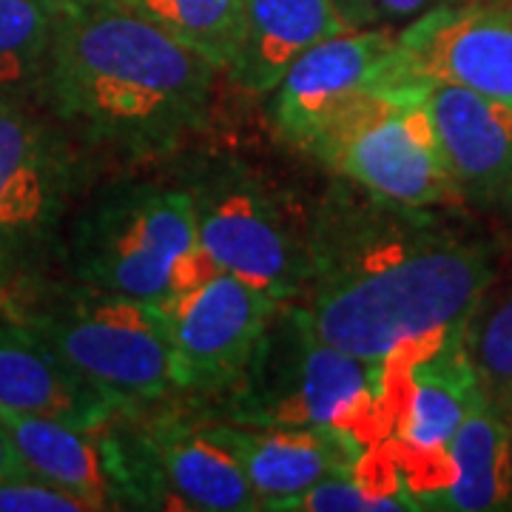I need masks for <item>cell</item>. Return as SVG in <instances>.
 <instances>
[{
	"label": "cell",
	"instance_id": "cell-9",
	"mask_svg": "<svg viewBox=\"0 0 512 512\" xmlns=\"http://www.w3.org/2000/svg\"><path fill=\"white\" fill-rule=\"evenodd\" d=\"M282 299L222 271L202 288L157 305L180 367L183 390L237 384Z\"/></svg>",
	"mask_w": 512,
	"mask_h": 512
},
{
	"label": "cell",
	"instance_id": "cell-1",
	"mask_svg": "<svg viewBox=\"0 0 512 512\" xmlns=\"http://www.w3.org/2000/svg\"><path fill=\"white\" fill-rule=\"evenodd\" d=\"M493 279L484 242L399 208L322 231L311 245L308 299L296 308L322 342L384 362L464 325Z\"/></svg>",
	"mask_w": 512,
	"mask_h": 512
},
{
	"label": "cell",
	"instance_id": "cell-2",
	"mask_svg": "<svg viewBox=\"0 0 512 512\" xmlns=\"http://www.w3.org/2000/svg\"><path fill=\"white\" fill-rule=\"evenodd\" d=\"M214 66L117 0H57L43 89L100 140L163 148L200 123Z\"/></svg>",
	"mask_w": 512,
	"mask_h": 512
},
{
	"label": "cell",
	"instance_id": "cell-4",
	"mask_svg": "<svg viewBox=\"0 0 512 512\" xmlns=\"http://www.w3.org/2000/svg\"><path fill=\"white\" fill-rule=\"evenodd\" d=\"M6 316L37 333L123 410L183 390L163 313L151 302L94 288L63 305L23 302Z\"/></svg>",
	"mask_w": 512,
	"mask_h": 512
},
{
	"label": "cell",
	"instance_id": "cell-14",
	"mask_svg": "<svg viewBox=\"0 0 512 512\" xmlns=\"http://www.w3.org/2000/svg\"><path fill=\"white\" fill-rule=\"evenodd\" d=\"M0 410L46 416L83 430H103L123 413L12 316H0Z\"/></svg>",
	"mask_w": 512,
	"mask_h": 512
},
{
	"label": "cell",
	"instance_id": "cell-8",
	"mask_svg": "<svg viewBox=\"0 0 512 512\" xmlns=\"http://www.w3.org/2000/svg\"><path fill=\"white\" fill-rule=\"evenodd\" d=\"M128 498L200 512L262 510L239 458L211 427L160 416L143 424L131 450L111 439Z\"/></svg>",
	"mask_w": 512,
	"mask_h": 512
},
{
	"label": "cell",
	"instance_id": "cell-16",
	"mask_svg": "<svg viewBox=\"0 0 512 512\" xmlns=\"http://www.w3.org/2000/svg\"><path fill=\"white\" fill-rule=\"evenodd\" d=\"M0 424L12 439L32 478L77 495L92 510H109L126 498L111 439L46 416L0 410Z\"/></svg>",
	"mask_w": 512,
	"mask_h": 512
},
{
	"label": "cell",
	"instance_id": "cell-3",
	"mask_svg": "<svg viewBox=\"0 0 512 512\" xmlns=\"http://www.w3.org/2000/svg\"><path fill=\"white\" fill-rule=\"evenodd\" d=\"M237 384V424L313 427L362 447L390 439L384 362L322 342L296 305H279Z\"/></svg>",
	"mask_w": 512,
	"mask_h": 512
},
{
	"label": "cell",
	"instance_id": "cell-25",
	"mask_svg": "<svg viewBox=\"0 0 512 512\" xmlns=\"http://www.w3.org/2000/svg\"><path fill=\"white\" fill-rule=\"evenodd\" d=\"M504 416H507V421H510V430H512V407L507 410V413H504Z\"/></svg>",
	"mask_w": 512,
	"mask_h": 512
},
{
	"label": "cell",
	"instance_id": "cell-11",
	"mask_svg": "<svg viewBox=\"0 0 512 512\" xmlns=\"http://www.w3.org/2000/svg\"><path fill=\"white\" fill-rule=\"evenodd\" d=\"M396 29H348L311 46L293 63L274 92V123L299 148L367 92H379Z\"/></svg>",
	"mask_w": 512,
	"mask_h": 512
},
{
	"label": "cell",
	"instance_id": "cell-13",
	"mask_svg": "<svg viewBox=\"0 0 512 512\" xmlns=\"http://www.w3.org/2000/svg\"><path fill=\"white\" fill-rule=\"evenodd\" d=\"M214 436L239 458L262 510H282L293 495L350 470L365 450L339 433L276 424H211Z\"/></svg>",
	"mask_w": 512,
	"mask_h": 512
},
{
	"label": "cell",
	"instance_id": "cell-19",
	"mask_svg": "<svg viewBox=\"0 0 512 512\" xmlns=\"http://www.w3.org/2000/svg\"><path fill=\"white\" fill-rule=\"evenodd\" d=\"M160 26L217 72L228 69L242 32V0H117Z\"/></svg>",
	"mask_w": 512,
	"mask_h": 512
},
{
	"label": "cell",
	"instance_id": "cell-18",
	"mask_svg": "<svg viewBox=\"0 0 512 512\" xmlns=\"http://www.w3.org/2000/svg\"><path fill=\"white\" fill-rule=\"evenodd\" d=\"M447 453L453 481L433 498L430 510H512V430L498 407L481 396L458 424Z\"/></svg>",
	"mask_w": 512,
	"mask_h": 512
},
{
	"label": "cell",
	"instance_id": "cell-10",
	"mask_svg": "<svg viewBox=\"0 0 512 512\" xmlns=\"http://www.w3.org/2000/svg\"><path fill=\"white\" fill-rule=\"evenodd\" d=\"M197 242L222 271L254 282L282 302L305 291L311 248L305 251L282 211L254 183H211L191 194Z\"/></svg>",
	"mask_w": 512,
	"mask_h": 512
},
{
	"label": "cell",
	"instance_id": "cell-15",
	"mask_svg": "<svg viewBox=\"0 0 512 512\" xmlns=\"http://www.w3.org/2000/svg\"><path fill=\"white\" fill-rule=\"evenodd\" d=\"M348 29L333 0H242V32L225 72L245 92H274L311 46Z\"/></svg>",
	"mask_w": 512,
	"mask_h": 512
},
{
	"label": "cell",
	"instance_id": "cell-20",
	"mask_svg": "<svg viewBox=\"0 0 512 512\" xmlns=\"http://www.w3.org/2000/svg\"><path fill=\"white\" fill-rule=\"evenodd\" d=\"M464 345L484 399L507 413L512 407V285L490 291L464 322Z\"/></svg>",
	"mask_w": 512,
	"mask_h": 512
},
{
	"label": "cell",
	"instance_id": "cell-12",
	"mask_svg": "<svg viewBox=\"0 0 512 512\" xmlns=\"http://www.w3.org/2000/svg\"><path fill=\"white\" fill-rule=\"evenodd\" d=\"M424 106L461 200L512 222V103L433 86Z\"/></svg>",
	"mask_w": 512,
	"mask_h": 512
},
{
	"label": "cell",
	"instance_id": "cell-23",
	"mask_svg": "<svg viewBox=\"0 0 512 512\" xmlns=\"http://www.w3.org/2000/svg\"><path fill=\"white\" fill-rule=\"evenodd\" d=\"M92 507L77 495L63 493L37 478L0 481V512H89Z\"/></svg>",
	"mask_w": 512,
	"mask_h": 512
},
{
	"label": "cell",
	"instance_id": "cell-7",
	"mask_svg": "<svg viewBox=\"0 0 512 512\" xmlns=\"http://www.w3.org/2000/svg\"><path fill=\"white\" fill-rule=\"evenodd\" d=\"M197 245L194 200L185 191H143L100 211L83 231L77 276L97 291L163 305L171 265Z\"/></svg>",
	"mask_w": 512,
	"mask_h": 512
},
{
	"label": "cell",
	"instance_id": "cell-5",
	"mask_svg": "<svg viewBox=\"0 0 512 512\" xmlns=\"http://www.w3.org/2000/svg\"><path fill=\"white\" fill-rule=\"evenodd\" d=\"M308 151L382 205L407 211L464 205L424 97L362 94Z\"/></svg>",
	"mask_w": 512,
	"mask_h": 512
},
{
	"label": "cell",
	"instance_id": "cell-17",
	"mask_svg": "<svg viewBox=\"0 0 512 512\" xmlns=\"http://www.w3.org/2000/svg\"><path fill=\"white\" fill-rule=\"evenodd\" d=\"M63 197V171L43 128L0 100V254L35 242L52 228Z\"/></svg>",
	"mask_w": 512,
	"mask_h": 512
},
{
	"label": "cell",
	"instance_id": "cell-21",
	"mask_svg": "<svg viewBox=\"0 0 512 512\" xmlns=\"http://www.w3.org/2000/svg\"><path fill=\"white\" fill-rule=\"evenodd\" d=\"M57 0H0V89L43 74Z\"/></svg>",
	"mask_w": 512,
	"mask_h": 512
},
{
	"label": "cell",
	"instance_id": "cell-22",
	"mask_svg": "<svg viewBox=\"0 0 512 512\" xmlns=\"http://www.w3.org/2000/svg\"><path fill=\"white\" fill-rule=\"evenodd\" d=\"M353 29H396L430 9L461 0H333Z\"/></svg>",
	"mask_w": 512,
	"mask_h": 512
},
{
	"label": "cell",
	"instance_id": "cell-24",
	"mask_svg": "<svg viewBox=\"0 0 512 512\" xmlns=\"http://www.w3.org/2000/svg\"><path fill=\"white\" fill-rule=\"evenodd\" d=\"M23 478H32V473L26 470L23 458L18 456L15 444L0 424V481H23Z\"/></svg>",
	"mask_w": 512,
	"mask_h": 512
},
{
	"label": "cell",
	"instance_id": "cell-6",
	"mask_svg": "<svg viewBox=\"0 0 512 512\" xmlns=\"http://www.w3.org/2000/svg\"><path fill=\"white\" fill-rule=\"evenodd\" d=\"M458 86L512 103V0H461L396 29L379 92L427 97Z\"/></svg>",
	"mask_w": 512,
	"mask_h": 512
}]
</instances>
